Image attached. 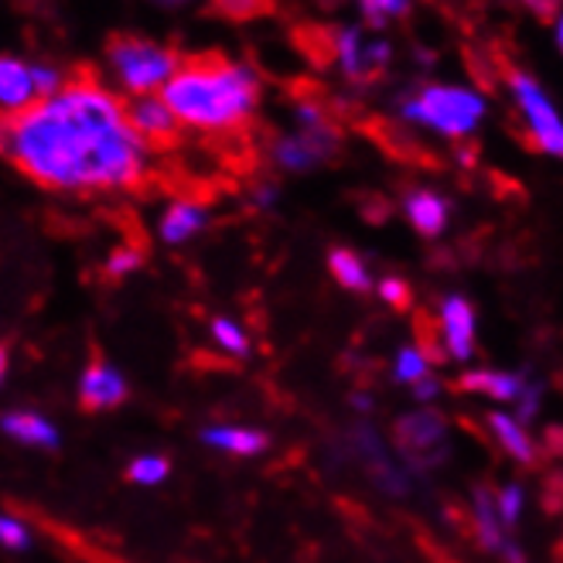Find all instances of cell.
I'll use <instances>...</instances> for the list:
<instances>
[{"label":"cell","mask_w":563,"mask_h":563,"mask_svg":"<svg viewBox=\"0 0 563 563\" xmlns=\"http://www.w3.org/2000/svg\"><path fill=\"white\" fill-rule=\"evenodd\" d=\"M0 154L35 185L69 195L130 191L151 175V147L126 103L89 73L21 113H0Z\"/></svg>","instance_id":"6da1fadb"},{"label":"cell","mask_w":563,"mask_h":563,"mask_svg":"<svg viewBox=\"0 0 563 563\" xmlns=\"http://www.w3.org/2000/svg\"><path fill=\"white\" fill-rule=\"evenodd\" d=\"M161 103L178 126L198 134H236L260 107V76L216 52L178 58L175 76L161 86Z\"/></svg>","instance_id":"7a4b0ae2"},{"label":"cell","mask_w":563,"mask_h":563,"mask_svg":"<svg viewBox=\"0 0 563 563\" xmlns=\"http://www.w3.org/2000/svg\"><path fill=\"white\" fill-rule=\"evenodd\" d=\"M404 120L423 126L430 134L448 141H465L482 126L488 103L485 96L472 86H451V82H427L410 99H404Z\"/></svg>","instance_id":"3957f363"},{"label":"cell","mask_w":563,"mask_h":563,"mask_svg":"<svg viewBox=\"0 0 563 563\" xmlns=\"http://www.w3.org/2000/svg\"><path fill=\"white\" fill-rule=\"evenodd\" d=\"M110 69L130 96H154L178 69V55L168 45H157L137 35H117L107 45Z\"/></svg>","instance_id":"277c9868"},{"label":"cell","mask_w":563,"mask_h":563,"mask_svg":"<svg viewBox=\"0 0 563 563\" xmlns=\"http://www.w3.org/2000/svg\"><path fill=\"white\" fill-rule=\"evenodd\" d=\"M509 89H512V99L526 120L529 141L537 144V151L560 157L563 154V120L553 107V99L547 96V89L529 73H509Z\"/></svg>","instance_id":"5b68a950"},{"label":"cell","mask_w":563,"mask_h":563,"mask_svg":"<svg viewBox=\"0 0 563 563\" xmlns=\"http://www.w3.org/2000/svg\"><path fill=\"white\" fill-rule=\"evenodd\" d=\"M438 324H441V358L468 362L478 342V318L465 294H444L438 301Z\"/></svg>","instance_id":"8992f818"},{"label":"cell","mask_w":563,"mask_h":563,"mask_svg":"<svg viewBox=\"0 0 563 563\" xmlns=\"http://www.w3.org/2000/svg\"><path fill=\"white\" fill-rule=\"evenodd\" d=\"M396 441H400L410 465H434V461L441 457L438 451L448 441V423L438 410H430V407L413 410V413L396 420Z\"/></svg>","instance_id":"52a82bcc"},{"label":"cell","mask_w":563,"mask_h":563,"mask_svg":"<svg viewBox=\"0 0 563 563\" xmlns=\"http://www.w3.org/2000/svg\"><path fill=\"white\" fill-rule=\"evenodd\" d=\"M389 52H393L389 42H383V38L366 42L358 27H342L339 35H335L339 69L352 82H369V79H376L386 69V65H389Z\"/></svg>","instance_id":"ba28073f"},{"label":"cell","mask_w":563,"mask_h":563,"mask_svg":"<svg viewBox=\"0 0 563 563\" xmlns=\"http://www.w3.org/2000/svg\"><path fill=\"white\" fill-rule=\"evenodd\" d=\"M339 147V134L335 126H318V130H297V134H287L274 144V161L284 172H311L324 157H331V151Z\"/></svg>","instance_id":"9c48e42d"},{"label":"cell","mask_w":563,"mask_h":563,"mask_svg":"<svg viewBox=\"0 0 563 563\" xmlns=\"http://www.w3.org/2000/svg\"><path fill=\"white\" fill-rule=\"evenodd\" d=\"M130 396V386L123 379V373L110 362H89L82 369V379H79V407L86 413H107V410H117L123 400Z\"/></svg>","instance_id":"30bf717a"},{"label":"cell","mask_w":563,"mask_h":563,"mask_svg":"<svg viewBox=\"0 0 563 563\" xmlns=\"http://www.w3.org/2000/svg\"><path fill=\"white\" fill-rule=\"evenodd\" d=\"M126 120L147 147H172L178 141V120L161 103V96H134L126 103Z\"/></svg>","instance_id":"8fae6325"},{"label":"cell","mask_w":563,"mask_h":563,"mask_svg":"<svg viewBox=\"0 0 563 563\" xmlns=\"http://www.w3.org/2000/svg\"><path fill=\"white\" fill-rule=\"evenodd\" d=\"M0 434L24 448H38V451H55L62 444L58 427L38 410H8L0 417Z\"/></svg>","instance_id":"7c38bea8"},{"label":"cell","mask_w":563,"mask_h":563,"mask_svg":"<svg viewBox=\"0 0 563 563\" xmlns=\"http://www.w3.org/2000/svg\"><path fill=\"white\" fill-rule=\"evenodd\" d=\"M206 225H209V209L202 202H195V198H178V202L164 209L157 222V236L164 240V246H185L202 233Z\"/></svg>","instance_id":"4fadbf2b"},{"label":"cell","mask_w":563,"mask_h":563,"mask_svg":"<svg viewBox=\"0 0 563 563\" xmlns=\"http://www.w3.org/2000/svg\"><path fill=\"white\" fill-rule=\"evenodd\" d=\"M206 448L236 454V457H256L271 448V434H263L260 427H243V423H209L198 434Z\"/></svg>","instance_id":"5bb4252c"},{"label":"cell","mask_w":563,"mask_h":563,"mask_svg":"<svg viewBox=\"0 0 563 563\" xmlns=\"http://www.w3.org/2000/svg\"><path fill=\"white\" fill-rule=\"evenodd\" d=\"M404 216L407 222L417 229L423 240H434L448 229V219H451V202L444 195L430 191V188H413L407 198H404Z\"/></svg>","instance_id":"9a60e30c"},{"label":"cell","mask_w":563,"mask_h":563,"mask_svg":"<svg viewBox=\"0 0 563 563\" xmlns=\"http://www.w3.org/2000/svg\"><path fill=\"white\" fill-rule=\"evenodd\" d=\"M526 383L529 379L522 373H509V369H468V373L457 376L461 393L488 396V400H499V404H516L526 389Z\"/></svg>","instance_id":"2e32d148"},{"label":"cell","mask_w":563,"mask_h":563,"mask_svg":"<svg viewBox=\"0 0 563 563\" xmlns=\"http://www.w3.org/2000/svg\"><path fill=\"white\" fill-rule=\"evenodd\" d=\"M35 86H31V69L21 58L0 55V113H21L35 103Z\"/></svg>","instance_id":"e0dca14e"},{"label":"cell","mask_w":563,"mask_h":563,"mask_svg":"<svg viewBox=\"0 0 563 563\" xmlns=\"http://www.w3.org/2000/svg\"><path fill=\"white\" fill-rule=\"evenodd\" d=\"M488 430H492V438L499 441V448L516 461V465H533V461H537V441L529 438L526 423H519L512 413H506V410L488 413Z\"/></svg>","instance_id":"ac0fdd59"},{"label":"cell","mask_w":563,"mask_h":563,"mask_svg":"<svg viewBox=\"0 0 563 563\" xmlns=\"http://www.w3.org/2000/svg\"><path fill=\"white\" fill-rule=\"evenodd\" d=\"M472 526H475V537L478 543L488 550V553H499V547L509 540L506 537V526L499 519V512H495V495L488 485H478L472 492Z\"/></svg>","instance_id":"d6986e66"},{"label":"cell","mask_w":563,"mask_h":563,"mask_svg":"<svg viewBox=\"0 0 563 563\" xmlns=\"http://www.w3.org/2000/svg\"><path fill=\"white\" fill-rule=\"evenodd\" d=\"M328 274L335 277L339 287H345L352 294H366L376 284L373 274H369V263L362 260L355 250H349V246H335V250L328 253Z\"/></svg>","instance_id":"ffe728a7"},{"label":"cell","mask_w":563,"mask_h":563,"mask_svg":"<svg viewBox=\"0 0 563 563\" xmlns=\"http://www.w3.org/2000/svg\"><path fill=\"white\" fill-rule=\"evenodd\" d=\"M430 366H434V355L410 342V345H404L400 352H396V358H393V379L404 383V386H413V383L430 376Z\"/></svg>","instance_id":"44dd1931"},{"label":"cell","mask_w":563,"mask_h":563,"mask_svg":"<svg viewBox=\"0 0 563 563\" xmlns=\"http://www.w3.org/2000/svg\"><path fill=\"white\" fill-rule=\"evenodd\" d=\"M209 335H212V345H216L219 352H225L229 358H246V355L253 352L246 328H240L233 318H212Z\"/></svg>","instance_id":"7402d4cb"},{"label":"cell","mask_w":563,"mask_h":563,"mask_svg":"<svg viewBox=\"0 0 563 563\" xmlns=\"http://www.w3.org/2000/svg\"><path fill=\"white\" fill-rule=\"evenodd\" d=\"M172 475V461L164 454H141L126 465V482H134L141 488H157Z\"/></svg>","instance_id":"603a6c76"},{"label":"cell","mask_w":563,"mask_h":563,"mask_svg":"<svg viewBox=\"0 0 563 563\" xmlns=\"http://www.w3.org/2000/svg\"><path fill=\"white\" fill-rule=\"evenodd\" d=\"M492 495H495V512H499L503 526H506V529L519 526L522 509H526V488H522L519 482H506L499 492H492Z\"/></svg>","instance_id":"cb8c5ba5"},{"label":"cell","mask_w":563,"mask_h":563,"mask_svg":"<svg viewBox=\"0 0 563 563\" xmlns=\"http://www.w3.org/2000/svg\"><path fill=\"white\" fill-rule=\"evenodd\" d=\"M141 263H144V253L137 246H117L103 263V274L110 280H126L130 274L141 271Z\"/></svg>","instance_id":"d4e9b609"},{"label":"cell","mask_w":563,"mask_h":563,"mask_svg":"<svg viewBox=\"0 0 563 563\" xmlns=\"http://www.w3.org/2000/svg\"><path fill=\"white\" fill-rule=\"evenodd\" d=\"M358 8L369 27H383L389 18H407L410 0H358Z\"/></svg>","instance_id":"484cf974"},{"label":"cell","mask_w":563,"mask_h":563,"mask_svg":"<svg viewBox=\"0 0 563 563\" xmlns=\"http://www.w3.org/2000/svg\"><path fill=\"white\" fill-rule=\"evenodd\" d=\"M31 543H35V537H31V526L21 522V519L11 516V512H0V547L11 550V553H21V550H27Z\"/></svg>","instance_id":"4316f807"},{"label":"cell","mask_w":563,"mask_h":563,"mask_svg":"<svg viewBox=\"0 0 563 563\" xmlns=\"http://www.w3.org/2000/svg\"><path fill=\"white\" fill-rule=\"evenodd\" d=\"M212 8L233 21H253V18L271 14L274 0H212Z\"/></svg>","instance_id":"83f0119b"},{"label":"cell","mask_w":563,"mask_h":563,"mask_svg":"<svg viewBox=\"0 0 563 563\" xmlns=\"http://www.w3.org/2000/svg\"><path fill=\"white\" fill-rule=\"evenodd\" d=\"M376 294L383 297V305H389L393 311H407L410 301H413V294H410V284L404 277H383L379 284H373Z\"/></svg>","instance_id":"f1b7e54d"},{"label":"cell","mask_w":563,"mask_h":563,"mask_svg":"<svg viewBox=\"0 0 563 563\" xmlns=\"http://www.w3.org/2000/svg\"><path fill=\"white\" fill-rule=\"evenodd\" d=\"M31 69V86H35V96L38 99H45V96H52V92H58L62 89V73L58 69H52V65H27Z\"/></svg>","instance_id":"f546056e"},{"label":"cell","mask_w":563,"mask_h":563,"mask_svg":"<svg viewBox=\"0 0 563 563\" xmlns=\"http://www.w3.org/2000/svg\"><path fill=\"white\" fill-rule=\"evenodd\" d=\"M410 389H413V396H417V400H420V404H434V400H438V396H441V389H444V386H441V379H438L434 373H430L427 379L413 383Z\"/></svg>","instance_id":"4dcf8cb0"},{"label":"cell","mask_w":563,"mask_h":563,"mask_svg":"<svg viewBox=\"0 0 563 563\" xmlns=\"http://www.w3.org/2000/svg\"><path fill=\"white\" fill-rule=\"evenodd\" d=\"M253 202H256L260 209H271V206L277 202V188H274V185H260V188L253 191Z\"/></svg>","instance_id":"1f68e13d"},{"label":"cell","mask_w":563,"mask_h":563,"mask_svg":"<svg viewBox=\"0 0 563 563\" xmlns=\"http://www.w3.org/2000/svg\"><path fill=\"white\" fill-rule=\"evenodd\" d=\"M522 4L540 18H556V0H522Z\"/></svg>","instance_id":"d6a6232c"},{"label":"cell","mask_w":563,"mask_h":563,"mask_svg":"<svg viewBox=\"0 0 563 563\" xmlns=\"http://www.w3.org/2000/svg\"><path fill=\"white\" fill-rule=\"evenodd\" d=\"M499 556H503L506 563H526V553H522V547H519L516 540H506V543L499 547Z\"/></svg>","instance_id":"836d02e7"},{"label":"cell","mask_w":563,"mask_h":563,"mask_svg":"<svg viewBox=\"0 0 563 563\" xmlns=\"http://www.w3.org/2000/svg\"><path fill=\"white\" fill-rule=\"evenodd\" d=\"M8 373H11V352H8V345H0V386H4Z\"/></svg>","instance_id":"e575fe53"},{"label":"cell","mask_w":563,"mask_h":563,"mask_svg":"<svg viewBox=\"0 0 563 563\" xmlns=\"http://www.w3.org/2000/svg\"><path fill=\"white\" fill-rule=\"evenodd\" d=\"M553 45L563 48V21H560V14L553 18Z\"/></svg>","instance_id":"d590c367"},{"label":"cell","mask_w":563,"mask_h":563,"mask_svg":"<svg viewBox=\"0 0 563 563\" xmlns=\"http://www.w3.org/2000/svg\"><path fill=\"white\" fill-rule=\"evenodd\" d=\"M151 4H157V8H168V11H175V8H185L188 0H151Z\"/></svg>","instance_id":"8d00e7d4"},{"label":"cell","mask_w":563,"mask_h":563,"mask_svg":"<svg viewBox=\"0 0 563 563\" xmlns=\"http://www.w3.org/2000/svg\"><path fill=\"white\" fill-rule=\"evenodd\" d=\"M352 404L358 407V410H369L373 404H369V396H352Z\"/></svg>","instance_id":"74e56055"}]
</instances>
